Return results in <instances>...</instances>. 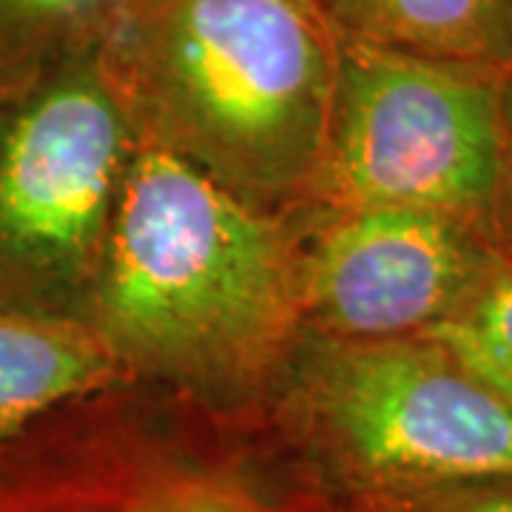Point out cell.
Instances as JSON below:
<instances>
[{"label": "cell", "mask_w": 512, "mask_h": 512, "mask_svg": "<svg viewBox=\"0 0 512 512\" xmlns=\"http://www.w3.org/2000/svg\"><path fill=\"white\" fill-rule=\"evenodd\" d=\"M274 444L262 416L126 379L0 441V512H319L271 481Z\"/></svg>", "instance_id": "4"}, {"label": "cell", "mask_w": 512, "mask_h": 512, "mask_svg": "<svg viewBox=\"0 0 512 512\" xmlns=\"http://www.w3.org/2000/svg\"><path fill=\"white\" fill-rule=\"evenodd\" d=\"M490 234L498 254L512 262V72L504 86V151H501V174L495 191Z\"/></svg>", "instance_id": "13"}, {"label": "cell", "mask_w": 512, "mask_h": 512, "mask_svg": "<svg viewBox=\"0 0 512 512\" xmlns=\"http://www.w3.org/2000/svg\"><path fill=\"white\" fill-rule=\"evenodd\" d=\"M336 512H376V510H367V507H350V504H336Z\"/></svg>", "instance_id": "14"}, {"label": "cell", "mask_w": 512, "mask_h": 512, "mask_svg": "<svg viewBox=\"0 0 512 512\" xmlns=\"http://www.w3.org/2000/svg\"><path fill=\"white\" fill-rule=\"evenodd\" d=\"M424 336L453 350L481 382L512 404V262L498 256L476 293Z\"/></svg>", "instance_id": "11"}, {"label": "cell", "mask_w": 512, "mask_h": 512, "mask_svg": "<svg viewBox=\"0 0 512 512\" xmlns=\"http://www.w3.org/2000/svg\"><path fill=\"white\" fill-rule=\"evenodd\" d=\"M126 379L89 325L0 308V441Z\"/></svg>", "instance_id": "8"}, {"label": "cell", "mask_w": 512, "mask_h": 512, "mask_svg": "<svg viewBox=\"0 0 512 512\" xmlns=\"http://www.w3.org/2000/svg\"><path fill=\"white\" fill-rule=\"evenodd\" d=\"M299 214L274 217L140 146L86 325L131 382L262 416L302 333Z\"/></svg>", "instance_id": "1"}, {"label": "cell", "mask_w": 512, "mask_h": 512, "mask_svg": "<svg viewBox=\"0 0 512 512\" xmlns=\"http://www.w3.org/2000/svg\"><path fill=\"white\" fill-rule=\"evenodd\" d=\"M339 35L311 0H134L100 60L140 146L248 208H313Z\"/></svg>", "instance_id": "2"}, {"label": "cell", "mask_w": 512, "mask_h": 512, "mask_svg": "<svg viewBox=\"0 0 512 512\" xmlns=\"http://www.w3.org/2000/svg\"><path fill=\"white\" fill-rule=\"evenodd\" d=\"M137 148L100 52L0 97V308L86 325Z\"/></svg>", "instance_id": "5"}, {"label": "cell", "mask_w": 512, "mask_h": 512, "mask_svg": "<svg viewBox=\"0 0 512 512\" xmlns=\"http://www.w3.org/2000/svg\"><path fill=\"white\" fill-rule=\"evenodd\" d=\"M353 507V504H350ZM376 512H512V473L458 481L367 507Z\"/></svg>", "instance_id": "12"}, {"label": "cell", "mask_w": 512, "mask_h": 512, "mask_svg": "<svg viewBox=\"0 0 512 512\" xmlns=\"http://www.w3.org/2000/svg\"><path fill=\"white\" fill-rule=\"evenodd\" d=\"M504 86L507 72L339 35L313 208H424L490 234Z\"/></svg>", "instance_id": "6"}, {"label": "cell", "mask_w": 512, "mask_h": 512, "mask_svg": "<svg viewBox=\"0 0 512 512\" xmlns=\"http://www.w3.org/2000/svg\"><path fill=\"white\" fill-rule=\"evenodd\" d=\"M299 225L302 328L330 339L424 336L501 256L484 228L424 208H308Z\"/></svg>", "instance_id": "7"}, {"label": "cell", "mask_w": 512, "mask_h": 512, "mask_svg": "<svg viewBox=\"0 0 512 512\" xmlns=\"http://www.w3.org/2000/svg\"><path fill=\"white\" fill-rule=\"evenodd\" d=\"M262 416L339 504L512 473V404L430 336L350 342L302 328Z\"/></svg>", "instance_id": "3"}, {"label": "cell", "mask_w": 512, "mask_h": 512, "mask_svg": "<svg viewBox=\"0 0 512 512\" xmlns=\"http://www.w3.org/2000/svg\"><path fill=\"white\" fill-rule=\"evenodd\" d=\"M134 0H0V97L103 52Z\"/></svg>", "instance_id": "10"}, {"label": "cell", "mask_w": 512, "mask_h": 512, "mask_svg": "<svg viewBox=\"0 0 512 512\" xmlns=\"http://www.w3.org/2000/svg\"><path fill=\"white\" fill-rule=\"evenodd\" d=\"M339 35L512 72V0H311Z\"/></svg>", "instance_id": "9"}]
</instances>
